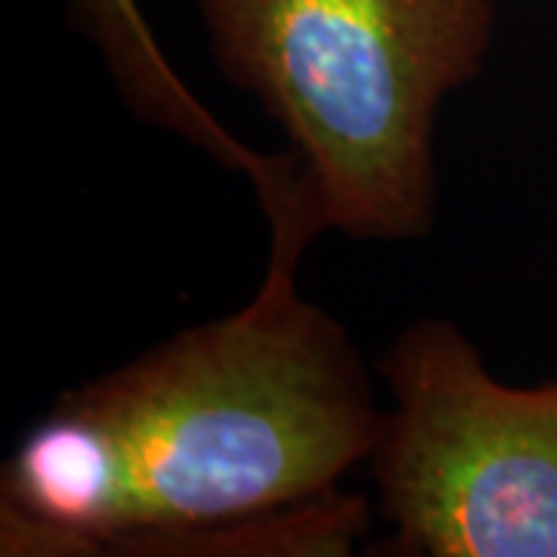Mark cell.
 Instances as JSON below:
<instances>
[{
    "mask_svg": "<svg viewBox=\"0 0 557 557\" xmlns=\"http://www.w3.org/2000/svg\"><path fill=\"white\" fill-rule=\"evenodd\" d=\"M223 78L298 159L319 230L418 242L437 226V119L486 65L496 0H199Z\"/></svg>",
    "mask_w": 557,
    "mask_h": 557,
    "instance_id": "obj_2",
    "label": "cell"
},
{
    "mask_svg": "<svg viewBox=\"0 0 557 557\" xmlns=\"http://www.w3.org/2000/svg\"><path fill=\"white\" fill-rule=\"evenodd\" d=\"M270 258L242 310L65 391L3 468V555H143L300 505L369 461L381 412L357 344Z\"/></svg>",
    "mask_w": 557,
    "mask_h": 557,
    "instance_id": "obj_1",
    "label": "cell"
},
{
    "mask_svg": "<svg viewBox=\"0 0 557 557\" xmlns=\"http://www.w3.org/2000/svg\"><path fill=\"white\" fill-rule=\"evenodd\" d=\"M391 409L369 456L412 557H557V381H498L458 325L418 319L381 357Z\"/></svg>",
    "mask_w": 557,
    "mask_h": 557,
    "instance_id": "obj_3",
    "label": "cell"
},
{
    "mask_svg": "<svg viewBox=\"0 0 557 557\" xmlns=\"http://www.w3.org/2000/svg\"><path fill=\"white\" fill-rule=\"evenodd\" d=\"M69 10L100 50L119 97L139 121L193 143L226 171L242 174L255 186L267 218L298 201V159L292 152L267 156L230 134L164 57L137 0H69Z\"/></svg>",
    "mask_w": 557,
    "mask_h": 557,
    "instance_id": "obj_4",
    "label": "cell"
}]
</instances>
